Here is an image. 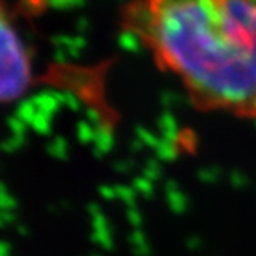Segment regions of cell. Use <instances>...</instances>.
Instances as JSON below:
<instances>
[{"instance_id":"6da1fadb","label":"cell","mask_w":256,"mask_h":256,"mask_svg":"<svg viewBox=\"0 0 256 256\" xmlns=\"http://www.w3.org/2000/svg\"><path fill=\"white\" fill-rule=\"evenodd\" d=\"M119 26L198 112L256 122V0H126Z\"/></svg>"},{"instance_id":"7a4b0ae2","label":"cell","mask_w":256,"mask_h":256,"mask_svg":"<svg viewBox=\"0 0 256 256\" xmlns=\"http://www.w3.org/2000/svg\"><path fill=\"white\" fill-rule=\"evenodd\" d=\"M31 84L28 51L0 8V102L19 99Z\"/></svg>"}]
</instances>
